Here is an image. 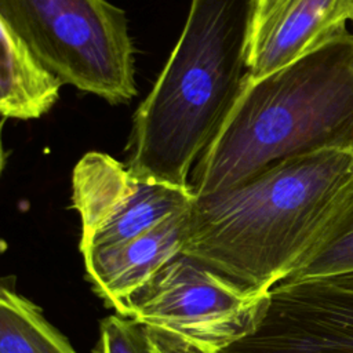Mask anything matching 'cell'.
<instances>
[{"label":"cell","instance_id":"6da1fadb","mask_svg":"<svg viewBox=\"0 0 353 353\" xmlns=\"http://www.w3.org/2000/svg\"><path fill=\"white\" fill-rule=\"evenodd\" d=\"M352 194V152L285 159L232 188L194 194L182 254L269 292L321 241Z\"/></svg>","mask_w":353,"mask_h":353},{"label":"cell","instance_id":"7a4b0ae2","mask_svg":"<svg viewBox=\"0 0 353 353\" xmlns=\"http://www.w3.org/2000/svg\"><path fill=\"white\" fill-rule=\"evenodd\" d=\"M353 153V32L244 84L190 174L196 196L232 188L285 159Z\"/></svg>","mask_w":353,"mask_h":353},{"label":"cell","instance_id":"3957f363","mask_svg":"<svg viewBox=\"0 0 353 353\" xmlns=\"http://www.w3.org/2000/svg\"><path fill=\"white\" fill-rule=\"evenodd\" d=\"M255 6L192 0L171 55L132 116L125 164L134 175L192 189V170L248 73Z\"/></svg>","mask_w":353,"mask_h":353},{"label":"cell","instance_id":"277c9868","mask_svg":"<svg viewBox=\"0 0 353 353\" xmlns=\"http://www.w3.org/2000/svg\"><path fill=\"white\" fill-rule=\"evenodd\" d=\"M4 19L63 84L117 105L137 95L124 10L108 0H0Z\"/></svg>","mask_w":353,"mask_h":353},{"label":"cell","instance_id":"5b68a950","mask_svg":"<svg viewBox=\"0 0 353 353\" xmlns=\"http://www.w3.org/2000/svg\"><path fill=\"white\" fill-rule=\"evenodd\" d=\"M266 299L268 292L241 287L181 254L130 301L124 317L221 353L251 332Z\"/></svg>","mask_w":353,"mask_h":353},{"label":"cell","instance_id":"8992f818","mask_svg":"<svg viewBox=\"0 0 353 353\" xmlns=\"http://www.w3.org/2000/svg\"><path fill=\"white\" fill-rule=\"evenodd\" d=\"M192 189L139 178L102 152L85 153L72 174V203L81 221L80 252L124 243L189 210Z\"/></svg>","mask_w":353,"mask_h":353},{"label":"cell","instance_id":"52a82bcc","mask_svg":"<svg viewBox=\"0 0 353 353\" xmlns=\"http://www.w3.org/2000/svg\"><path fill=\"white\" fill-rule=\"evenodd\" d=\"M221 353H353V269L276 284L251 332Z\"/></svg>","mask_w":353,"mask_h":353},{"label":"cell","instance_id":"ba28073f","mask_svg":"<svg viewBox=\"0 0 353 353\" xmlns=\"http://www.w3.org/2000/svg\"><path fill=\"white\" fill-rule=\"evenodd\" d=\"M353 0H256L247 79L270 74L347 32Z\"/></svg>","mask_w":353,"mask_h":353},{"label":"cell","instance_id":"9c48e42d","mask_svg":"<svg viewBox=\"0 0 353 353\" xmlns=\"http://www.w3.org/2000/svg\"><path fill=\"white\" fill-rule=\"evenodd\" d=\"M186 226L188 210L131 240L85 251V273L94 291L116 313L125 316L130 301L182 254Z\"/></svg>","mask_w":353,"mask_h":353},{"label":"cell","instance_id":"30bf717a","mask_svg":"<svg viewBox=\"0 0 353 353\" xmlns=\"http://www.w3.org/2000/svg\"><path fill=\"white\" fill-rule=\"evenodd\" d=\"M0 32V113L4 119H39L57 103L63 81L1 18Z\"/></svg>","mask_w":353,"mask_h":353},{"label":"cell","instance_id":"8fae6325","mask_svg":"<svg viewBox=\"0 0 353 353\" xmlns=\"http://www.w3.org/2000/svg\"><path fill=\"white\" fill-rule=\"evenodd\" d=\"M0 353H79L40 306L14 287L0 290Z\"/></svg>","mask_w":353,"mask_h":353},{"label":"cell","instance_id":"7c38bea8","mask_svg":"<svg viewBox=\"0 0 353 353\" xmlns=\"http://www.w3.org/2000/svg\"><path fill=\"white\" fill-rule=\"evenodd\" d=\"M353 269V194L321 241L285 280H302ZM284 281V280H283Z\"/></svg>","mask_w":353,"mask_h":353},{"label":"cell","instance_id":"4fadbf2b","mask_svg":"<svg viewBox=\"0 0 353 353\" xmlns=\"http://www.w3.org/2000/svg\"><path fill=\"white\" fill-rule=\"evenodd\" d=\"M95 353H156L142 324L119 313L105 317L99 324Z\"/></svg>","mask_w":353,"mask_h":353},{"label":"cell","instance_id":"5bb4252c","mask_svg":"<svg viewBox=\"0 0 353 353\" xmlns=\"http://www.w3.org/2000/svg\"><path fill=\"white\" fill-rule=\"evenodd\" d=\"M145 330L148 339L156 353H207L196 345L168 331L153 327H145Z\"/></svg>","mask_w":353,"mask_h":353}]
</instances>
